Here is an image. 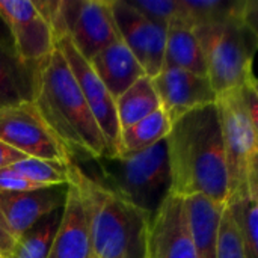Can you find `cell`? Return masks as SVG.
<instances>
[{
  "label": "cell",
  "mask_w": 258,
  "mask_h": 258,
  "mask_svg": "<svg viewBox=\"0 0 258 258\" xmlns=\"http://www.w3.org/2000/svg\"><path fill=\"white\" fill-rule=\"evenodd\" d=\"M36 189H44V187L27 181L9 166L0 169V192H29Z\"/></svg>",
  "instance_id": "cell-26"
},
{
  "label": "cell",
  "mask_w": 258,
  "mask_h": 258,
  "mask_svg": "<svg viewBox=\"0 0 258 258\" xmlns=\"http://www.w3.org/2000/svg\"><path fill=\"white\" fill-rule=\"evenodd\" d=\"M221 133L228 174L227 203L248 194V177L258 171V124L248 115L242 86L218 95Z\"/></svg>",
  "instance_id": "cell-6"
},
{
  "label": "cell",
  "mask_w": 258,
  "mask_h": 258,
  "mask_svg": "<svg viewBox=\"0 0 258 258\" xmlns=\"http://www.w3.org/2000/svg\"><path fill=\"white\" fill-rule=\"evenodd\" d=\"M121 39L141 63L145 76L156 77L163 68L166 26L154 23L127 0H110Z\"/></svg>",
  "instance_id": "cell-10"
},
{
  "label": "cell",
  "mask_w": 258,
  "mask_h": 258,
  "mask_svg": "<svg viewBox=\"0 0 258 258\" xmlns=\"http://www.w3.org/2000/svg\"><path fill=\"white\" fill-rule=\"evenodd\" d=\"M95 162L101 175L94 178L150 216L169 195L171 175L165 141L138 153Z\"/></svg>",
  "instance_id": "cell-4"
},
{
  "label": "cell",
  "mask_w": 258,
  "mask_h": 258,
  "mask_svg": "<svg viewBox=\"0 0 258 258\" xmlns=\"http://www.w3.org/2000/svg\"><path fill=\"white\" fill-rule=\"evenodd\" d=\"M203 47L209 82L221 95L254 79L252 60L258 47L257 26L245 17L194 29Z\"/></svg>",
  "instance_id": "cell-5"
},
{
  "label": "cell",
  "mask_w": 258,
  "mask_h": 258,
  "mask_svg": "<svg viewBox=\"0 0 258 258\" xmlns=\"http://www.w3.org/2000/svg\"><path fill=\"white\" fill-rule=\"evenodd\" d=\"M65 186H51L29 192H0V249L9 257L14 243L42 218L62 209L67 200Z\"/></svg>",
  "instance_id": "cell-8"
},
{
  "label": "cell",
  "mask_w": 258,
  "mask_h": 258,
  "mask_svg": "<svg viewBox=\"0 0 258 258\" xmlns=\"http://www.w3.org/2000/svg\"><path fill=\"white\" fill-rule=\"evenodd\" d=\"M135 9H138L142 15H145L148 20L169 26L171 23H175L178 20L186 21L181 9L180 0H127Z\"/></svg>",
  "instance_id": "cell-24"
},
{
  "label": "cell",
  "mask_w": 258,
  "mask_h": 258,
  "mask_svg": "<svg viewBox=\"0 0 258 258\" xmlns=\"http://www.w3.org/2000/svg\"><path fill=\"white\" fill-rule=\"evenodd\" d=\"M89 63L115 100L145 76L141 63L121 38L95 54Z\"/></svg>",
  "instance_id": "cell-16"
},
{
  "label": "cell",
  "mask_w": 258,
  "mask_h": 258,
  "mask_svg": "<svg viewBox=\"0 0 258 258\" xmlns=\"http://www.w3.org/2000/svg\"><path fill=\"white\" fill-rule=\"evenodd\" d=\"M171 121L166 113L159 109L136 124L121 130L119 135V156L132 154L147 150L168 136L171 130Z\"/></svg>",
  "instance_id": "cell-20"
},
{
  "label": "cell",
  "mask_w": 258,
  "mask_h": 258,
  "mask_svg": "<svg viewBox=\"0 0 258 258\" xmlns=\"http://www.w3.org/2000/svg\"><path fill=\"white\" fill-rule=\"evenodd\" d=\"M60 216L62 209H57L42 218L14 243L8 258H47Z\"/></svg>",
  "instance_id": "cell-21"
},
{
  "label": "cell",
  "mask_w": 258,
  "mask_h": 258,
  "mask_svg": "<svg viewBox=\"0 0 258 258\" xmlns=\"http://www.w3.org/2000/svg\"><path fill=\"white\" fill-rule=\"evenodd\" d=\"M151 80L160 109L166 113L171 124L198 107L216 103L218 98L207 76H198L186 70L163 67Z\"/></svg>",
  "instance_id": "cell-13"
},
{
  "label": "cell",
  "mask_w": 258,
  "mask_h": 258,
  "mask_svg": "<svg viewBox=\"0 0 258 258\" xmlns=\"http://www.w3.org/2000/svg\"><path fill=\"white\" fill-rule=\"evenodd\" d=\"M0 18L6 26L17 54L27 63H38L54 50L51 29L33 0H0Z\"/></svg>",
  "instance_id": "cell-12"
},
{
  "label": "cell",
  "mask_w": 258,
  "mask_h": 258,
  "mask_svg": "<svg viewBox=\"0 0 258 258\" xmlns=\"http://www.w3.org/2000/svg\"><path fill=\"white\" fill-rule=\"evenodd\" d=\"M33 104L71 160L110 159L106 139L60 51L54 50L35 65Z\"/></svg>",
  "instance_id": "cell-2"
},
{
  "label": "cell",
  "mask_w": 258,
  "mask_h": 258,
  "mask_svg": "<svg viewBox=\"0 0 258 258\" xmlns=\"http://www.w3.org/2000/svg\"><path fill=\"white\" fill-rule=\"evenodd\" d=\"M225 204L236 222L245 258H258V194L248 192L245 197Z\"/></svg>",
  "instance_id": "cell-22"
},
{
  "label": "cell",
  "mask_w": 258,
  "mask_h": 258,
  "mask_svg": "<svg viewBox=\"0 0 258 258\" xmlns=\"http://www.w3.org/2000/svg\"><path fill=\"white\" fill-rule=\"evenodd\" d=\"M144 258H198L183 198L168 195L150 218Z\"/></svg>",
  "instance_id": "cell-11"
},
{
  "label": "cell",
  "mask_w": 258,
  "mask_h": 258,
  "mask_svg": "<svg viewBox=\"0 0 258 258\" xmlns=\"http://www.w3.org/2000/svg\"><path fill=\"white\" fill-rule=\"evenodd\" d=\"M115 106L121 130L136 124L138 121L159 110L160 101L151 77L142 76L141 79H138L115 100Z\"/></svg>",
  "instance_id": "cell-19"
},
{
  "label": "cell",
  "mask_w": 258,
  "mask_h": 258,
  "mask_svg": "<svg viewBox=\"0 0 258 258\" xmlns=\"http://www.w3.org/2000/svg\"><path fill=\"white\" fill-rule=\"evenodd\" d=\"M54 47L60 51L67 60L79 88L86 100L92 116L95 118L112 157L119 156V135L121 128L116 116L115 98L110 95L104 83L100 80L97 73L92 70L91 63L77 51L76 45L68 36H63L56 41Z\"/></svg>",
  "instance_id": "cell-9"
},
{
  "label": "cell",
  "mask_w": 258,
  "mask_h": 258,
  "mask_svg": "<svg viewBox=\"0 0 258 258\" xmlns=\"http://www.w3.org/2000/svg\"><path fill=\"white\" fill-rule=\"evenodd\" d=\"M24 157L26 156L21 154L20 151H17V150L11 148L9 145L0 142V169L2 168H8V166L14 165L17 162L23 160Z\"/></svg>",
  "instance_id": "cell-27"
},
{
  "label": "cell",
  "mask_w": 258,
  "mask_h": 258,
  "mask_svg": "<svg viewBox=\"0 0 258 258\" xmlns=\"http://www.w3.org/2000/svg\"><path fill=\"white\" fill-rule=\"evenodd\" d=\"M0 142L26 157L70 163L71 156L42 119L33 101L0 109Z\"/></svg>",
  "instance_id": "cell-7"
},
{
  "label": "cell",
  "mask_w": 258,
  "mask_h": 258,
  "mask_svg": "<svg viewBox=\"0 0 258 258\" xmlns=\"http://www.w3.org/2000/svg\"><path fill=\"white\" fill-rule=\"evenodd\" d=\"M70 163L36 159V157H24L23 160L11 165L9 168L30 183H35L42 187H51V186H65L70 183V172H68Z\"/></svg>",
  "instance_id": "cell-23"
},
{
  "label": "cell",
  "mask_w": 258,
  "mask_h": 258,
  "mask_svg": "<svg viewBox=\"0 0 258 258\" xmlns=\"http://www.w3.org/2000/svg\"><path fill=\"white\" fill-rule=\"evenodd\" d=\"M163 67L180 68L198 76H207L206 56L195 30L181 20L171 23L166 27Z\"/></svg>",
  "instance_id": "cell-18"
},
{
  "label": "cell",
  "mask_w": 258,
  "mask_h": 258,
  "mask_svg": "<svg viewBox=\"0 0 258 258\" xmlns=\"http://www.w3.org/2000/svg\"><path fill=\"white\" fill-rule=\"evenodd\" d=\"M225 204H216L204 197L184 198L189 230L198 258H216L218 230Z\"/></svg>",
  "instance_id": "cell-17"
},
{
  "label": "cell",
  "mask_w": 258,
  "mask_h": 258,
  "mask_svg": "<svg viewBox=\"0 0 258 258\" xmlns=\"http://www.w3.org/2000/svg\"><path fill=\"white\" fill-rule=\"evenodd\" d=\"M47 258H94L86 209L73 183H68L60 222Z\"/></svg>",
  "instance_id": "cell-14"
},
{
  "label": "cell",
  "mask_w": 258,
  "mask_h": 258,
  "mask_svg": "<svg viewBox=\"0 0 258 258\" xmlns=\"http://www.w3.org/2000/svg\"><path fill=\"white\" fill-rule=\"evenodd\" d=\"M68 172L86 209L92 257L144 258L151 216L122 201L76 162L68 165Z\"/></svg>",
  "instance_id": "cell-3"
},
{
  "label": "cell",
  "mask_w": 258,
  "mask_h": 258,
  "mask_svg": "<svg viewBox=\"0 0 258 258\" xmlns=\"http://www.w3.org/2000/svg\"><path fill=\"white\" fill-rule=\"evenodd\" d=\"M216 258H245L240 236L233 215L225 204L218 230V254Z\"/></svg>",
  "instance_id": "cell-25"
},
{
  "label": "cell",
  "mask_w": 258,
  "mask_h": 258,
  "mask_svg": "<svg viewBox=\"0 0 258 258\" xmlns=\"http://www.w3.org/2000/svg\"><path fill=\"white\" fill-rule=\"evenodd\" d=\"M35 65L24 62L17 54L0 18V109L33 101Z\"/></svg>",
  "instance_id": "cell-15"
},
{
  "label": "cell",
  "mask_w": 258,
  "mask_h": 258,
  "mask_svg": "<svg viewBox=\"0 0 258 258\" xmlns=\"http://www.w3.org/2000/svg\"><path fill=\"white\" fill-rule=\"evenodd\" d=\"M165 144L169 195L183 200L200 195L224 206L228 198V174L216 103L174 121Z\"/></svg>",
  "instance_id": "cell-1"
},
{
  "label": "cell",
  "mask_w": 258,
  "mask_h": 258,
  "mask_svg": "<svg viewBox=\"0 0 258 258\" xmlns=\"http://www.w3.org/2000/svg\"><path fill=\"white\" fill-rule=\"evenodd\" d=\"M0 258H3V255H2V249H0Z\"/></svg>",
  "instance_id": "cell-28"
}]
</instances>
